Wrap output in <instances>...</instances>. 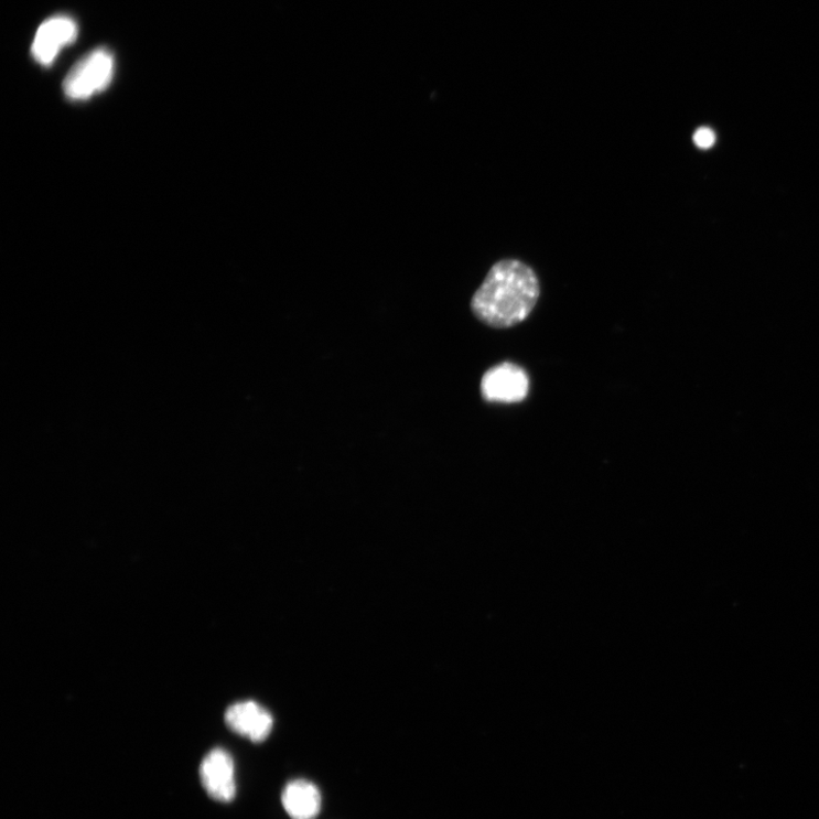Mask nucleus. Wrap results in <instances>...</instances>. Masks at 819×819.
Segmentation results:
<instances>
[{"instance_id": "nucleus-1", "label": "nucleus", "mask_w": 819, "mask_h": 819, "mask_svg": "<svg viewBox=\"0 0 819 819\" xmlns=\"http://www.w3.org/2000/svg\"><path fill=\"white\" fill-rule=\"evenodd\" d=\"M541 295L539 278L526 263L496 262L473 297L472 311L488 327L505 330L524 322Z\"/></svg>"}, {"instance_id": "nucleus-3", "label": "nucleus", "mask_w": 819, "mask_h": 819, "mask_svg": "<svg viewBox=\"0 0 819 819\" xmlns=\"http://www.w3.org/2000/svg\"><path fill=\"white\" fill-rule=\"evenodd\" d=\"M529 378L515 364H503L489 369L482 379V396L488 402L517 403L528 396Z\"/></svg>"}, {"instance_id": "nucleus-6", "label": "nucleus", "mask_w": 819, "mask_h": 819, "mask_svg": "<svg viewBox=\"0 0 819 819\" xmlns=\"http://www.w3.org/2000/svg\"><path fill=\"white\" fill-rule=\"evenodd\" d=\"M225 720L231 731L256 743L263 742L273 729L270 712L255 701L233 704L227 709Z\"/></svg>"}, {"instance_id": "nucleus-8", "label": "nucleus", "mask_w": 819, "mask_h": 819, "mask_svg": "<svg viewBox=\"0 0 819 819\" xmlns=\"http://www.w3.org/2000/svg\"><path fill=\"white\" fill-rule=\"evenodd\" d=\"M693 140L698 148L707 150L715 144L716 136L709 128H700L696 131Z\"/></svg>"}, {"instance_id": "nucleus-7", "label": "nucleus", "mask_w": 819, "mask_h": 819, "mask_svg": "<svg viewBox=\"0 0 819 819\" xmlns=\"http://www.w3.org/2000/svg\"><path fill=\"white\" fill-rule=\"evenodd\" d=\"M281 800L292 819H314L322 809V795L313 783L305 779L290 782Z\"/></svg>"}, {"instance_id": "nucleus-5", "label": "nucleus", "mask_w": 819, "mask_h": 819, "mask_svg": "<svg viewBox=\"0 0 819 819\" xmlns=\"http://www.w3.org/2000/svg\"><path fill=\"white\" fill-rule=\"evenodd\" d=\"M200 773L203 788L212 799L229 802L235 798V763L226 751H212L203 759Z\"/></svg>"}, {"instance_id": "nucleus-4", "label": "nucleus", "mask_w": 819, "mask_h": 819, "mask_svg": "<svg viewBox=\"0 0 819 819\" xmlns=\"http://www.w3.org/2000/svg\"><path fill=\"white\" fill-rule=\"evenodd\" d=\"M78 39V25L73 18L57 15L46 20L37 30L31 46L35 61L50 66L58 53Z\"/></svg>"}, {"instance_id": "nucleus-2", "label": "nucleus", "mask_w": 819, "mask_h": 819, "mask_svg": "<svg viewBox=\"0 0 819 819\" xmlns=\"http://www.w3.org/2000/svg\"><path fill=\"white\" fill-rule=\"evenodd\" d=\"M114 76V54L108 49H96L69 69L64 93L69 99L85 100L108 88Z\"/></svg>"}]
</instances>
